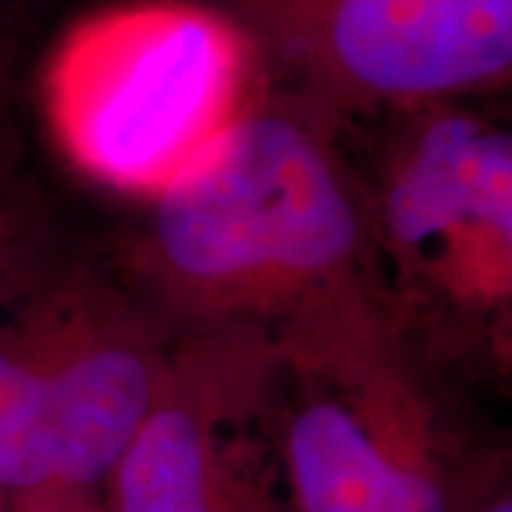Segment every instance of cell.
<instances>
[{
	"label": "cell",
	"instance_id": "obj_1",
	"mask_svg": "<svg viewBox=\"0 0 512 512\" xmlns=\"http://www.w3.org/2000/svg\"><path fill=\"white\" fill-rule=\"evenodd\" d=\"M154 242L188 285L242 291L342 268L359 220L311 131L288 114L251 111L160 185Z\"/></svg>",
	"mask_w": 512,
	"mask_h": 512
},
{
	"label": "cell",
	"instance_id": "obj_2",
	"mask_svg": "<svg viewBox=\"0 0 512 512\" xmlns=\"http://www.w3.org/2000/svg\"><path fill=\"white\" fill-rule=\"evenodd\" d=\"M248 49L234 23L151 0L86 20L57 49V126L97 174L163 185L234 120Z\"/></svg>",
	"mask_w": 512,
	"mask_h": 512
},
{
	"label": "cell",
	"instance_id": "obj_3",
	"mask_svg": "<svg viewBox=\"0 0 512 512\" xmlns=\"http://www.w3.org/2000/svg\"><path fill=\"white\" fill-rule=\"evenodd\" d=\"M248 20L333 92L430 103L507 80L512 0H242Z\"/></svg>",
	"mask_w": 512,
	"mask_h": 512
},
{
	"label": "cell",
	"instance_id": "obj_4",
	"mask_svg": "<svg viewBox=\"0 0 512 512\" xmlns=\"http://www.w3.org/2000/svg\"><path fill=\"white\" fill-rule=\"evenodd\" d=\"M288 512H458L467 495L433 441L339 399H311L279 444Z\"/></svg>",
	"mask_w": 512,
	"mask_h": 512
},
{
	"label": "cell",
	"instance_id": "obj_5",
	"mask_svg": "<svg viewBox=\"0 0 512 512\" xmlns=\"http://www.w3.org/2000/svg\"><path fill=\"white\" fill-rule=\"evenodd\" d=\"M384 222L407 251H427L441 239H481L510 259V134L467 114L430 117L390 180Z\"/></svg>",
	"mask_w": 512,
	"mask_h": 512
},
{
	"label": "cell",
	"instance_id": "obj_6",
	"mask_svg": "<svg viewBox=\"0 0 512 512\" xmlns=\"http://www.w3.org/2000/svg\"><path fill=\"white\" fill-rule=\"evenodd\" d=\"M106 512H288L274 476L185 402H157L111 470Z\"/></svg>",
	"mask_w": 512,
	"mask_h": 512
},
{
	"label": "cell",
	"instance_id": "obj_7",
	"mask_svg": "<svg viewBox=\"0 0 512 512\" xmlns=\"http://www.w3.org/2000/svg\"><path fill=\"white\" fill-rule=\"evenodd\" d=\"M32 214L0 157V308L29 288L32 271Z\"/></svg>",
	"mask_w": 512,
	"mask_h": 512
},
{
	"label": "cell",
	"instance_id": "obj_8",
	"mask_svg": "<svg viewBox=\"0 0 512 512\" xmlns=\"http://www.w3.org/2000/svg\"><path fill=\"white\" fill-rule=\"evenodd\" d=\"M89 493L92 490H77V487H46V490L18 495L12 512H106L94 507Z\"/></svg>",
	"mask_w": 512,
	"mask_h": 512
},
{
	"label": "cell",
	"instance_id": "obj_9",
	"mask_svg": "<svg viewBox=\"0 0 512 512\" xmlns=\"http://www.w3.org/2000/svg\"><path fill=\"white\" fill-rule=\"evenodd\" d=\"M458 512H512L510 487L501 484L498 478H495L493 484H484V487H478L476 481H470L467 495H464Z\"/></svg>",
	"mask_w": 512,
	"mask_h": 512
},
{
	"label": "cell",
	"instance_id": "obj_10",
	"mask_svg": "<svg viewBox=\"0 0 512 512\" xmlns=\"http://www.w3.org/2000/svg\"><path fill=\"white\" fill-rule=\"evenodd\" d=\"M0 512H6V498L0 495Z\"/></svg>",
	"mask_w": 512,
	"mask_h": 512
}]
</instances>
